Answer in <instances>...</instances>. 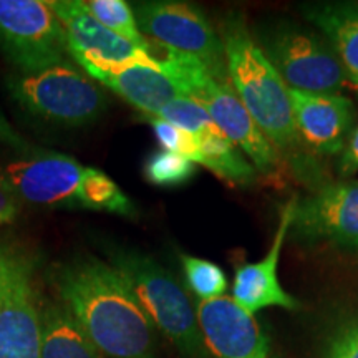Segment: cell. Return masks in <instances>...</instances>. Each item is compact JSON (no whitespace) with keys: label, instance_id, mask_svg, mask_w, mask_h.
<instances>
[{"label":"cell","instance_id":"obj_1","mask_svg":"<svg viewBox=\"0 0 358 358\" xmlns=\"http://www.w3.org/2000/svg\"><path fill=\"white\" fill-rule=\"evenodd\" d=\"M55 287L103 357L155 358L153 324L111 264L73 259L58 267Z\"/></svg>","mask_w":358,"mask_h":358},{"label":"cell","instance_id":"obj_2","mask_svg":"<svg viewBox=\"0 0 358 358\" xmlns=\"http://www.w3.org/2000/svg\"><path fill=\"white\" fill-rule=\"evenodd\" d=\"M17 198L47 208H77L133 217L131 199L101 169L71 156L42 153L10 163L0 174Z\"/></svg>","mask_w":358,"mask_h":358},{"label":"cell","instance_id":"obj_3","mask_svg":"<svg viewBox=\"0 0 358 358\" xmlns=\"http://www.w3.org/2000/svg\"><path fill=\"white\" fill-rule=\"evenodd\" d=\"M227 77L245 110L275 150L297 153L301 146L290 92L241 17L222 25Z\"/></svg>","mask_w":358,"mask_h":358},{"label":"cell","instance_id":"obj_4","mask_svg":"<svg viewBox=\"0 0 358 358\" xmlns=\"http://www.w3.org/2000/svg\"><path fill=\"white\" fill-rule=\"evenodd\" d=\"M164 52L166 55L159 60L161 70L181 88L185 96L203 106L227 140L249 156L256 171L264 176H275L279 173L277 150L245 110L229 77L213 73L194 57L169 48H164Z\"/></svg>","mask_w":358,"mask_h":358},{"label":"cell","instance_id":"obj_5","mask_svg":"<svg viewBox=\"0 0 358 358\" xmlns=\"http://www.w3.org/2000/svg\"><path fill=\"white\" fill-rule=\"evenodd\" d=\"M110 264L127 280L153 327L182 358H209L196 308L166 268L138 250L120 248L110 252Z\"/></svg>","mask_w":358,"mask_h":358},{"label":"cell","instance_id":"obj_6","mask_svg":"<svg viewBox=\"0 0 358 358\" xmlns=\"http://www.w3.org/2000/svg\"><path fill=\"white\" fill-rule=\"evenodd\" d=\"M254 38L290 90L337 95L348 83L345 66L324 35L275 20L259 27Z\"/></svg>","mask_w":358,"mask_h":358},{"label":"cell","instance_id":"obj_7","mask_svg":"<svg viewBox=\"0 0 358 358\" xmlns=\"http://www.w3.org/2000/svg\"><path fill=\"white\" fill-rule=\"evenodd\" d=\"M7 90L30 115L64 127L95 122L108 103L100 83L69 64L15 75L7 80Z\"/></svg>","mask_w":358,"mask_h":358},{"label":"cell","instance_id":"obj_8","mask_svg":"<svg viewBox=\"0 0 358 358\" xmlns=\"http://www.w3.org/2000/svg\"><path fill=\"white\" fill-rule=\"evenodd\" d=\"M0 50L22 73L65 64L70 53L64 27L42 0H0Z\"/></svg>","mask_w":358,"mask_h":358},{"label":"cell","instance_id":"obj_9","mask_svg":"<svg viewBox=\"0 0 358 358\" xmlns=\"http://www.w3.org/2000/svg\"><path fill=\"white\" fill-rule=\"evenodd\" d=\"M141 32L164 48L194 57L219 77H227L224 43L199 8L185 2H140L133 8Z\"/></svg>","mask_w":358,"mask_h":358},{"label":"cell","instance_id":"obj_10","mask_svg":"<svg viewBox=\"0 0 358 358\" xmlns=\"http://www.w3.org/2000/svg\"><path fill=\"white\" fill-rule=\"evenodd\" d=\"M48 6L60 20L70 55L90 70H111L128 65L159 66V58L120 37L90 15L83 0H53Z\"/></svg>","mask_w":358,"mask_h":358},{"label":"cell","instance_id":"obj_11","mask_svg":"<svg viewBox=\"0 0 358 358\" xmlns=\"http://www.w3.org/2000/svg\"><path fill=\"white\" fill-rule=\"evenodd\" d=\"M290 231L306 243L358 249V181L332 182L297 201Z\"/></svg>","mask_w":358,"mask_h":358},{"label":"cell","instance_id":"obj_12","mask_svg":"<svg viewBox=\"0 0 358 358\" xmlns=\"http://www.w3.org/2000/svg\"><path fill=\"white\" fill-rule=\"evenodd\" d=\"M42 334L30 268L8 256L0 285V358H40Z\"/></svg>","mask_w":358,"mask_h":358},{"label":"cell","instance_id":"obj_13","mask_svg":"<svg viewBox=\"0 0 358 358\" xmlns=\"http://www.w3.org/2000/svg\"><path fill=\"white\" fill-rule=\"evenodd\" d=\"M196 315L213 358H274L256 317L237 307L231 297L199 301Z\"/></svg>","mask_w":358,"mask_h":358},{"label":"cell","instance_id":"obj_14","mask_svg":"<svg viewBox=\"0 0 358 358\" xmlns=\"http://www.w3.org/2000/svg\"><path fill=\"white\" fill-rule=\"evenodd\" d=\"M294 122L301 141L319 155L345 150L355 124V106L345 96L290 90Z\"/></svg>","mask_w":358,"mask_h":358},{"label":"cell","instance_id":"obj_15","mask_svg":"<svg viewBox=\"0 0 358 358\" xmlns=\"http://www.w3.org/2000/svg\"><path fill=\"white\" fill-rule=\"evenodd\" d=\"M297 198H294L285 204L280 214V222L277 227L275 237L272 241L271 249L266 257L259 262L241 264L236 268L234 285H232V301L237 307H241L249 315H256L259 310L266 307H282L287 310L299 308L297 299L287 294L280 285L277 277V266L284 241L287 237L290 226H292L295 204Z\"/></svg>","mask_w":358,"mask_h":358},{"label":"cell","instance_id":"obj_16","mask_svg":"<svg viewBox=\"0 0 358 358\" xmlns=\"http://www.w3.org/2000/svg\"><path fill=\"white\" fill-rule=\"evenodd\" d=\"M88 77L113 90L116 95L143 113L158 116L169 101L185 96L181 88L161 70V66L128 65L111 70H90Z\"/></svg>","mask_w":358,"mask_h":358},{"label":"cell","instance_id":"obj_17","mask_svg":"<svg viewBox=\"0 0 358 358\" xmlns=\"http://www.w3.org/2000/svg\"><path fill=\"white\" fill-rule=\"evenodd\" d=\"M303 15L324 32L345 66L348 83L358 92V6L315 3L302 8Z\"/></svg>","mask_w":358,"mask_h":358},{"label":"cell","instance_id":"obj_18","mask_svg":"<svg viewBox=\"0 0 358 358\" xmlns=\"http://www.w3.org/2000/svg\"><path fill=\"white\" fill-rule=\"evenodd\" d=\"M40 358H101L92 340L64 306H52L42 319Z\"/></svg>","mask_w":358,"mask_h":358},{"label":"cell","instance_id":"obj_19","mask_svg":"<svg viewBox=\"0 0 358 358\" xmlns=\"http://www.w3.org/2000/svg\"><path fill=\"white\" fill-rule=\"evenodd\" d=\"M194 140L198 145L196 163L203 164L217 178L236 186H248L256 181V168L236 150L234 143L227 140L217 127L198 134Z\"/></svg>","mask_w":358,"mask_h":358},{"label":"cell","instance_id":"obj_20","mask_svg":"<svg viewBox=\"0 0 358 358\" xmlns=\"http://www.w3.org/2000/svg\"><path fill=\"white\" fill-rule=\"evenodd\" d=\"M90 15L120 37L127 38L143 50L151 52L150 42L143 37L140 27L136 24L133 8L124 0H87L83 2Z\"/></svg>","mask_w":358,"mask_h":358},{"label":"cell","instance_id":"obj_21","mask_svg":"<svg viewBox=\"0 0 358 358\" xmlns=\"http://www.w3.org/2000/svg\"><path fill=\"white\" fill-rule=\"evenodd\" d=\"M181 264L185 268L187 285L201 301H214L227 292V277L216 264L206 259L182 254Z\"/></svg>","mask_w":358,"mask_h":358},{"label":"cell","instance_id":"obj_22","mask_svg":"<svg viewBox=\"0 0 358 358\" xmlns=\"http://www.w3.org/2000/svg\"><path fill=\"white\" fill-rule=\"evenodd\" d=\"M196 171L194 163L182 156L158 150L151 153L145 161V178L155 186H179L189 181Z\"/></svg>","mask_w":358,"mask_h":358},{"label":"cell","instance_id":"obj_23","mask_svg":"<svg viewBox=\"0 0 358 358\" xmlns=\"http://www.w3.org/2000/svg\"><path fill=\"white\" fill-rule=\"evenodd\" d=\"M158 118L166 120L168 123L174 127L185 129L189 133L192 138L203 134L208 129L216 128V124L211 120V116L206 113V110L199 103L187 96L176 98V100L169 101L166 106L158 113Z\"/></svg>","mask_w":358,"mask_h":358},{"label":"cell","instance_id":"obj_24","mask_svg":"<svg viewBox=\"0 0 358 358\" xmlns=\"http://www.w3.org/2000/svg\"><path fill=\"white\" fill-rule=\"evenodd\" d=\"M151 127L156 134V140L161 145V150L182 156V158L192 161L196 164L198 161V145L196 140L185 129L174 127L166 120H161L158 116L150 118Z\"/></svg>","mask_w":358,"mask_h":358},{"label":"cell","instance_id":"obj_25","mask_svg":"<svg viewBox=\"0 0 358 358\" xmlns=\"http://www.w3.org/2000/svg\"><path fill=\"white\" fill-rule=\"evenodd\" d=\"M324 358H358V317L338 327L329 340Z\"/></svg>","mask_w":358,"mask_h":358},{"label":"cell","instance_id":"obj_26","mask_svg":"<svg viewBox=\"0 0 358 358\" xmlns=\"http://www.w3.org/2000/svg\"><path fill=\"white\" fill-rule=\"evenodd\" d=\"M17 214H19V198L0 176V226L15 221Z\"/></svg>","mask_w":358,"mask_h":358},{"label":"cell","instance_id":"obj_27","mask_svg":"<svg viewBox=\"0 0 358 358\" xmlns=\"http://www.w3.org/2000/svg\"><path fill=\"white\" fill-rule=\"evenodd\" d=\"M340 173L343 176L358 173V124L353 129L350 140H348L342 159H340Z\"/></svg>","mask_w":358,"mask_h":358},{"label":"cell","instance_id":"obj_28","mask_svg":"<svg viewBox=\"0 0 358 358\" xmlns=\"http://www.w3.org/2000/svg\"><path fill=\"white\" fill-rule=\"evenodd\" d=\"M0 143L3 145L13 148V150L20 151V153H29L30 151V145L27 143L24 138L20 136L15 129L12 128V124L7 122L6 116L0 113Z\"/></svg>","mask_w":358,"mask_h":358},{"label":"cell","instance_id":"obj_29","mask_svg":"<svg viewBox=\"0 0 358 358\" xmlns=\"http://www.w3.org/2000/svg\"><path fill=\"white\" fill-rule=\"evenodd\" d=\"M7 257L6 254L0 250V285H2V279H3V272H6V266H7Z\"/></svg>","mask_w":358,"mask_h":358}]
</instances>
